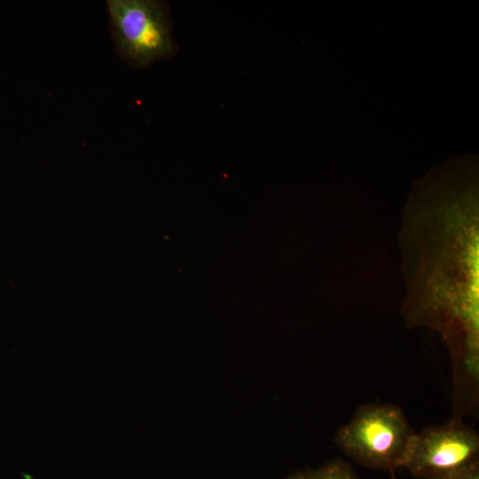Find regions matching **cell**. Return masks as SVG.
Here are the masks:
<instances>
[{"label": "cell", "instance_id": "cell-1", "mask_svg": "<svg viewBox=\"0 0 479 479\" xmlns=\"http://www.w3.org/2000/svg\"><path fill=\"white\" fill-rule=\"evenodd\" d=\"M439 195V193H438ZM411 200L400 232L412 325L461 342L465 365L478 367L479 224L475 193Z\"/></svg>", "mask_w": 479, "mask_h": 479}, {"label": "cell", "instance_id": "cell-2", "mask_svg": "<svg viewBox=\"0 0 479 479\" xmlns=\"http://www.w3.org/2000/svg\"><path fill=\"white\" fill-rule=\"evenodd\" d=\"M414 435L398 406L365 404L339 429L336 442L357 464L393 471L404 467Z\"/></svg>", "mask_w": 479, "mask_h": 479}, {"label": "cell", "instance_id": "cell-3", "mask_svg": "<svg viewBox=\"0 0 479 479\" xmlns=\"http://www.w3.org/2000/svg\"><path fill=\"white\" fill-rule=\"evenodd\" d=\"M114 40L119 53L143 67L175 52L164 4L153 0H108Z\"/></svg>", "mask_w": 479, "mask_h": 479}, {"label": "cell", "instance_id": "cell-4", "mask_svg": "<svg viewBox=\"0 0 479 479\" xmlns=\"http://www.w3.org/2000/svg\"><path fill=\"white\" fill-rule=\"evenodd\" d=\"M478 434L452 420L414 435L404 467L423 479H439L479 466Z\"/></svg>", "mask_w": 479, "mask_h": 479}, {"label": "cell", "instance_id": "cell-5", "mask_svg": "<svg viewBox=\"0 0 479 479\" xmlns=\"http://www.w3.org/2000/svg\"><path fill=\"white\" fill-rule=\"evenodd\" d=\"M290 479H358V477L348 463L337 459L318 469L298 473Z\"/></svg>", "mask_w": 479, "mask_h": 479}, {"label": "cell", "instance_id": "cell-6", "mask_svg": "<svg viewBox=\"0 0 479 479\" xmlns=\"http://www.w3.org/2000/svg\"><path fill=\"white\" fill-rule=\"evenodd\" d=\"M439 479H479V466L458 475Z\"/></svg>", "mask_w": 479, "mask_h": 479}, {"label": "cell", "instance_id": "cell-7", "mask_svg": "<svg viewBox=\"0 0 479 479\" xmlns=\"http://www.w3.org/2000/svg\"><path fill=\"white\" fill-rule=\"evenodd\" d=\"M392 479H396L395 476H394V473L392 472Z\"/></svg>", "mask_w": 479, "mask_h": 479}]
</instances>
